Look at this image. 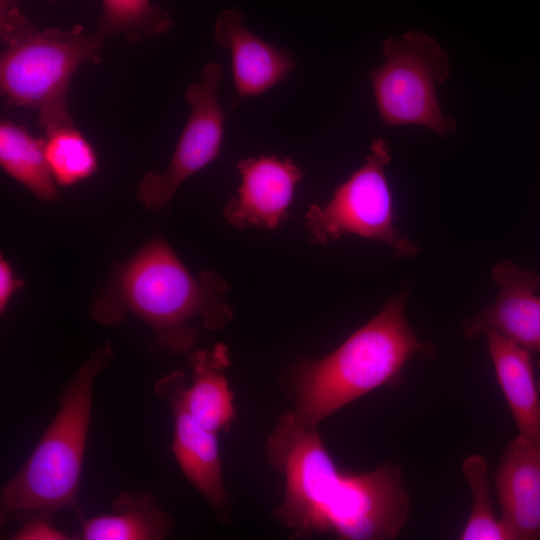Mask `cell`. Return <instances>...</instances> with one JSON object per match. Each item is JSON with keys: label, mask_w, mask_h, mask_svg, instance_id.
<instances>
[{"label": "cell", "mask_w": 540, "mask_h": 540, "mask_svg": "<svg viewBox=\"0 0 540 540\" xmlns=\"http://www.w3.org/2000/svg\"><path fill=\"white\" fill-rule=\"evenodd\" d=\"M265 451L285 480L284 497L273 516L292 539L332 535L379 540L399 534L410 499L398 467L384 464L365 473L339 469L317 428L294 411L278 418Z\"/></svg>", "instance_id": "cell-1"}, {"label": "cell", "mask_w": 540, "mask_h": 540, "mask_svg": "<svg viewBox=\"0 0 540 540\" xmlns=\"http://www.w3.org/2000/svg\"><path fill=\"white\" fill-rule=\"evenodd\" d=\"M227 283L219 274H193L162 238H154L113 270L93 297L91 317L103 326H117L127 315L152 331L149 349L192 352L197 324L210 331L225 327L233 316L226 301Z\"/></svg>", "instance_id": "cell-2"}, {"label": "cell", "mask_w": 540, "mask_h": 540, "mask_svg": "<svg viewBox=\"0 0 540 540\" xmlns=\"http://www.w3.org/2000/svg\"><path fill=\"white\" fill-rule=\"evenodd\" d=\"M406 294L388 301L335 350L303 359L289 374L294 413L316 427L347 404L385 385L399 382L414 357H431L434 348L418 339L408 323Z\"/></svg>", "instance_id": "cell-3"}, {"label": "cell", "mask_w": 540, "mask_h": 540, "mask_svg": "<svg viewBox=\"0 0 540 540\" xmlns=\"http://www.w3.org/2000/svg\"><path fill=\"white\" fill-rule=\"evenodd\" d=\"M109 342L93 351L63 388L59 408L20 470L0 494V520L49 517L72 509L82 518L78 502L83 460L90 426L93 386L109 366Z\"/></svg>", "instance_id": "cell-4"}, {"label": "cell", "mask_w": 540, "mask_h": 540, "mask_svg": "<svg viewBox=\"0 0 540 540\" xmlns=\"http://www.w3.org/2000/svg\"><path fill=\"white\" fill-rule=\"evenodd\" d=\"M0 90L7 105L38 114L45 134L74 124L67 95L71 79L84 64L101 63L107 37L98 29H40L18 0H0Z\"/></svg>", "instance_id": "cell-5"}, {"label": "cell", "mask_w": 540, "mask_h": 540, "mask_svg": "<svg viewBox=\"0 0 540 540\" xmlns=\"http://www.w3.org/2000/svg\"><path fill=\"white\" fill-rule=\"evenodd\" d=\"M384 63L369 73L381 121L421 126L446 136L456 123L441 111L436 87L450 76L449 58L435 39L410 30L382 45Z\"/></svg>", "instance_id": "cell-6"}, {"label": "cell", "mask_w": 540, "mask_h": 540, "mask_svg": "<svg viewBox=\"0 0 540 540\" xmlns=\"http://www.w3.org/2000/svg\"><path fill=\"white\" fill-rule=\"evenodd\" d=\"M391 161L387 141L375 139L364 164L338 185L324 205L308 209L306 227L312 242L326 245L353 234L383 243L397 257H414L419 247L394 224L392 194L386 176Z\"/></svg>", "instance_id": "cell-7"}, {"label": "cell", "mask_w": 540, "mask_h": 540, "mask_svg": "<svg viewBox=\"0 0 540 540\" xmlns=\"http://www.w3.org/2000/svg\"><path fill=\"white\" fill-rule=\"evenodd\" d=\"M221 78L220 65L209 62L199 81L186 89L190 113L171 160L162 173L148 172L136 189V197L146 209L161 210L183 182L219 156L225 120L218 98Z\"/></svg>", "instance_id": "cell-8"}, {"label": "cell", "mask_w": 540, "mask_h": 540, "mask_svg": "<svg viewBox=\"0 0 540 540\" xmlns=\"http://www.w3.org/2000/svg\"><path fill=\"white\" fill-rule=\"evenodd\" d=\"M186 385L185 373L175 370L155 382L154 392L172 411L171 451L181 472L222 517L228 506V495L223 483L218 434L203 427L190 414L184 396Z\"/></svg>", "instance_id": "cell-9"}, {"label": "cell", "mask_w": 540, "mask_h": 540, "mask_svg": "<svg viewBox=\"0 0 540 540\" xmlns=\"http://www.w3.org/2000/svg\"><path fill=\"white\" fill-rule=\"evenodd\" d=\"M241 184L223 214L237 229H275L288 217L303 171L290 158L260 155L239 160Z\"/></svg>", "instance_id": "cell-10"}, {"label": "cell", "mask_w": 540, "mask_h": 540, "mask_svg": "<svg viewBox=\"0 0 540 540\" xmlns=\"http://www.w3.org/2000/svg\"><path fill=\"white\" fill-rule=\"evenodd\" d=\"M500 291L495 303L464 322V334L475 339L488 331L540 354V276L511 262L498 263L492 270Z\"/></svg>", "instance_id": "cell-11"}, {"label": "cell", "mask_w": 540, "mask_h": 540, "mask_svg": "<svg viewBox=\"0 0 540 540\" xmlns=\"http://www.w3.org/2000/svg\"><path fill=\"white\" fill-rule=\"evenodd\" d=\"M214 42L229 51L238 99L264 93L294 69L292 55L249 31L238 8L220 12L215 21Z\"/></svg>", "instance_id": "cell-12"}, {"label": "cell", "mask_w": 540, "mask_h": 540, "mask_svg": "<svg viewBox=\"0 0 540 540\" xmlns=\"http://www.w3.org/2000/svg\"><path fill=\"white\" fill-rule=\"evenodd\" d=\"M501 521L513 540L540 539V439L518 435L495 476Z\"/></svg>", "instance_id": "cell-13"}, {"label": "cell", "mask_w": 540, "mask_h": 540, "mask_svg": "<svg viewBox=\"0 0 540 540\" xmlns=\"http://www.w3.org/2000/svg\"><path fill=\"white\" fill-rule=\"evenodd\" d=\"M188 364L192 378L184 396L190 414L215 434L229 431L236 411L234 394L226 377L230 366L228 347L218 343L210 350L192 351Z\"/></svg>", "instance_id": "cell-14"}, {"label": "cell", "mask_w": 540, "mask_h": 540, "mask_svg": "<svg viewBox=\"0 0 540 540\" xmlns=\"http://www.w3.org/2000/svg\"><path fill=\"white\" fill-rule=\"evenodd\" d=\"M485 335L498 384L519 434L540 439V399L531 353L496 331Z\"/></svg>", "instance_id": "cell-15"}, {"label": "cell", "mask_w": 540, "mask_h": 540, "mask_svg": "<svg viewBox=\"0 0 540 540\" xmlns=\"http://www.w3.org/2000/svg\"><path fill=\"white\" fill-rule=\"evenodd\" d=\"M80 521V531L73 539L162 540L173 527L156 498L143 491H125L113 501L110 513Z\"/></svg>", "instance_id": "cell-16"}, {"label": "cell", "mask_w": 540, "mask_h": 540, "mask_svg": "<svg viewBox=\"0 0 540 540\" xmlns=\"http://www.w3.org/2000/svg\"><path fill=\"white\" fill-rule=\"evenodd\" d=\"M0 165L41 201L58 198L45 154V138L34 137L25 126L9 120L0 123Z\"/></svg>", "instance_id": "cell-17"}, {"label": "cell", "mask_w": 540, "mask_h": 540, "mask_svg": "<svg viewBox=\"0 0 540 540\" xmlns=\"http://www.w3.org/2000/svg\"><path fill=\"white\" fill-rule=\"evenodd\" d=\"M98 30L108 37H122L129 44L166 34L173 18L151 0H100Z\"/></svg>", "instance_id": "cell-18"}, {"label": "cell", "mask_w": 540, "mask_h": 540, "mask_svg": "<svg viewBox=\"0 0 540 540\" xmlns=\"http://www.w3.org/2000/svg\"><path fill=\"white\" fill-rule=\"evenodd\" d=\"M45 154L56 184L64 187L88 179L98 168L93 146L74 124L45 134Z\"/></svg>", "instance_id": "cell-19"}, {"label": "cell", "mask_w": 540, "mask_h": 540, "mask_svg": "<svg viewBox=\"0 0 540 540\" xmlns=\"http://www.w3.org/2000/svg\"><path fill=\"white\" fill-rule=\"evenodd\" d=\"M462 470L473 495V504L460 539L513 540L501 519L494 514L485 459L471 455L463 462Z\"/></svg>", "instance_id": "cell-20"}, {"label": "cell", "mask_w": 540, "mask_h": 540, "mask_svg": "<svg viewBox=\"0 0 540 540\" xmlns=\"http://www.w3.org/2000/svg\"><path fill=\"white\" fill-rule=\"evenodd\" d=\"M13 540H67L70 537L53 526L48 519L33 518L23 521V525L11 537Z\"/></svg>", "instance_id": "cell-21"}, {"label": "cell", "mask_w": 540, "mask_h": 540, "mask_svg": "<svg viewBox=\"0 0 540 540\" xmlns=\"http://www.w3.org/2000/svg\"><path fill=\"white\" fill-rule=\"evenodd\" d=\"M23 286V281L15 276L14 270L3 256L0 258V312L6 311L14 293Z\"/></svg>", "instance_id": "cell-22"}, {"label": "cell", "mask_w": 540, "mask_h": 540, "mask_svg": "<svg viewBox=\"0 0 540 540\" xmlns=\"http://www.w3.org/2000/svg\"><path fill=\"white\" fill-rule=\"evenodd\" d=\"M537 367H538L537 383H538V388L540 389V357H539L538 362H537Z\"/></svg>", "instance_id": "cell-23"}, {"label": "cell", "mask_w": 540, "mask_h": 540, "mask_svg": "<svg viewBox=\"0 0 540 540\" xmlns=\"http://www.w3.org/2000/svg\"><path fill=\"white\" fill-rule=\"evenodd\" d=\"M46 2H49V3H52V2H56L58 0H45Z\"/></svg>", "instance_id": "cell-24"}]
</instances>
